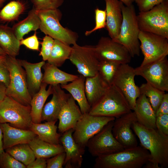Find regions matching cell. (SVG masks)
Listing matches in <instances>:
<instances>
[{
  "label": "cell",
  "mask_w": 168,
  "mask_h": 168,
  "mask_svg": "<svg viewBox=\"0 0 168 168\" xmlns=\"http://www.w3.org/2000/svg\"><path fill=\"white\" fill-rule=\"evenodd\" d=\"M132 128L137 136L141 146L149 152L151 158L143 166L146 168L168 167V136L160 133L156 129L149 128L137 121Z\"/></svg>",
  "instance_id": "1"
},
{
  "label": "cell",
  "mask_w": 168,
  "mask_h": 168,
  "mask_svg": "<svg viewBox=\"0 0 168 168\" xmlns=\"http://www.w3.org/2000/svg\"><path fill=\"white\" fill-rule=\"evenodd\" d=\"M151 158L149 152L142 146L96 157L94 168H141Z\"/></svg>",
  "instance_id": "2"
},
{
  "label": "cell",
  "mask_w": 168,
  "mask_h": 168,
  "mask_svg": "<svg viewBox=\"0 0 168 168\" xmlns=\"http://www.w3.org/2000/svg\"><path fill=\"white\" fill-rule=\"evenodd\" d=\"M123 20L118 36L113 39L124 46L132 57L139 56L140 44L138 35L140 31L135 7L132 4L126 6L123 3L121 6Z\"/></svg>",
  "instance_id": "3"
},
{
  "label": "cell",
  "mask_w": 168,
  "mask_h": 168,
  "mask_svg": "<svg viewBox=\"0 0 168 168\" xmlns=\"http://www.w3.org/2000/svg\"><path fill=\"white\" fill-rule=\"evenodd\" d=\"M36 12L40 20V29L45 35L69 45L77 43V34L61 25L62 14L58 8Z\"/></svg>",
  "instance_id": "4"
},
{
  "label": "cell",
  "mask_w": 168,
  "mask_h": 168,
  "mask_svg": "<svg viewBox=\"0 0 168 168\" xmlns=\"http://www.w3.org/2000/svg\"><path fill=\"white\" fill-rule=\"evenodd\" d=\"M131 111L124 95L112 85L100 99L91 107L88 113L116 118Z\"/></svg>",
  "instance_id": "5"
},
{
  "label": "cell",
  "mask_w": 168,
  "mask_h": 168,
  "mask_svg": "<svg viewBox=\"0 0 168 168\" xmlns=\"http://www.w3.org/2000/svg\"><path fill=\"white\" fill-rule=\"evenodd\" d=\"M4 62L9 70L10 77L6 96L23 105L30 106L32 97L28 89L26 72L18 59L7 55Z\"/></svg>",
  "instance_id": "6"
},
{
  "label": "cell",
  "mask_w": 168,
  "mask_h": 168,
  "mask_svg": "<svg viewBox=\"0 0 168 168\" xmlns=\"http://www.w3.org/2000/svg\"><path fill=\"white\" fill-rule=\"evenodd\" d=\"M137 18L140 30L168 39V0L147 11L139 12Z\"/></svg>",
  "instance_id": "7"
},
{
  "label": "cell",
  "mask_w": 168,
  "mask_h": 168,
  "mask_svg": "<svg viewBox=\"0 0 168 168\" xmlns=\"http://www.w3.org/2000/svg\"><path fill=\"white\" fill-rule=\"evenodd\" d=\"M32 122L30 106L23 105L7 96L0 102V124L8 123L14 127L29 129Z\"/></svg>",
  "instance_id": "8"
},
{
  "label": "cell",
  "mask_w": 168,
  "mask_h": 168,
  "mask_svg": "<svg viewBox=\"0 0 168 168\" xmlns=\"http://www.w3.org/2000/svg\"><path fill=\"white\" fill-rule=\"evenodd\" d=\"M114 121L109 122L88 141L86 147L92 156L96 157L108 155L124 149L113 135L112 129Z\"/></svg>",
  "instance_id": "9"
},
{
  "label": "cell",
  "mask_w": 168,
  "mask_h": 168,
  "mask_svg": "<svg viewBox=\"0 0 168 168\" xmlns=\"http://www.w3.org/2000/svg\"><path fill=\"white\" fill-rule=\"evenodd\" d=\"M138 39L144 56L140 65L158 60L168 55V39L153 33L140 30Z\"/></svg>",
  "instance_id": "10"
},
{
  "label": "cell",
  "mask_w": 168,
  "mask_h": 168,
  "mask_svg": "<svg viewBox=\"0 0 168 168\" xmlns=\"http://www.w3.org/2000/svg\"><path fill=\"white\" fill-rule=\"evenodd\" d=\"M72 48L69 59L81 75L86 77L97 74L99 61L96 54L95 46H81L76 43Z\"/></svg>",
  "instance_id": "11"
},
{
  "label": "cell",
  "mask_w": 168,
  "mask_h": 168,
  "mask_svg": "<svg viewBox=\"0 0 168 168\" xmlns=\"http://www.w3.org/2000/svg\"><path fill=\"white\" fill-rule=\"evenodd\" d=\"M115 119L112 117L94 115L89 113L83 114L74 129L73 138L77 143L86 147L90 139L109 122Z\"/></svg>",
  "instance_id": "12"
},
{
  "label": "cell",
  "mask_w": 168,
  "mask_h": 168,
  "mask_svg": "<svg viewBox=\"0 0 168 168\" xmlns=\"http://www.w3.org/2000/svg\"><path fill=\"white\" fill-rule=\"evenodd\" d=\"M134 68L128 63L121 64L114 77L112 85L124 95L131 110H133L137 98L141 94L136 85Z\"/></svg>",
  "instance_id": "13"
},
{
  "label": "cell",
  "mask_w": 168,
  "mask_h": 168,
  "mask_svg": "<svg viewBox=\"0 0 168 168\" xmlns=\"http://www.w3.org/2000/svg\"><path fill=\"white\" fill-rule=\"evenodd\" d=\"M136 75L144 78L147 83L162 91H168L167 56L134 68Z\"/></svg>",
  "instance_id": "14"
},
{
  "label": "cell",
  "mask_w": 168,
  "mask_h": 168,
  "mask_svg": "<svg viewBox=\"0 0 168 168\" xmlns=\"http://www.w3.org/2000/svg\"><path fill=\"white\" fill-rule=\"evenodd\" d=\"M95 48L99 61H112L122 64L131 61L132 57L126 48L110 37H101Z\"/></svg>",
  "instance_id": "15"
},
{
  "label": "cell",
  "mask_w": 168,
  "mask_h": 168,
  "mask_svg": "<svg viewBox=\"0 0 168 168\" xmlns=\"http://www.w3.org/2000/svg\"><path fill=\"white\" fill-rule=\"evenodd\" d=\"M137 121L135 114L132 111L115 119L112 129L113 135L124 149L138 146V141L132 128L133 122Z\"/></svg>",
  "instance_id": "16"
},
{
  "label": "cell",
  "mask_w": 168,
  "mask_h": 168,
  "mask_svg": "<svg viewBox=\"0 0 168 168\" xmlns=\"http://www.w3.org/2000/svg\"><path fill=\"white\" fill-rule=\"evenodd\" d=\"M74 130L73 129L67 130L60 138V142L66 154L63 164L65 168H80L83 160L86 147L75 142L72 137Z\"/></svg>",
  "instance_id": "17"
},
{
  "label": "cell",
  "mask_w": 168,
  "mask_h": 168,
  "mask_svg": "<svg viewBox=\"0 0 168 168\" xmlns=\"http://www.w3.org/2000/svg\"><path fill=\"white\" fill-rule=\"evenodd\" d=\"M82 115L79 106L71 95L63 106L58 115L59 132L62 133L71 129L74 130Z\"/></svg>",
  "instance_id": "18"
},
{
  "label": "cell",
  "mask_w": 168,
  "mask_h": 168,
  "mask_svg": "<svg viewBox=\"0 0 168 168\" xmlns=\"http://www.w3.org/2000/svg\"><path fill=\"white\" fill-rule=\"evenodd\" d=\"M52 86V97L44 106L41 114L42 121H57L63 106L71 95L66 93L60 84Z\"/></svg>",
  "instance_id": "19"
},
{
  "label": "cell",
  "mask_w": 168,
  "mask_h": 168,
  "mask_svg": "<svg viewBox=\"0 0 168 168\" xmlns=\"http://www.w3.org/2000/svg\"><path fill=\"white\" fill-rule=\"evenodd\" d=\"M3 133L4 150L21 143H29L37 135L30 129H24L12 127L7 123L0 124Z\"/></svg>",
  "instance_id": "20"
},
{
  "label": "cell",
  "mask_w": 168,
  "mask_h": 168,
  "mask_svg": "<svg viewBox=\"0 0 168 168\" xmlns=\"http://www.w3.org/2000/svg\"><path fill=\"white\" fill-rule=\"evenodd\" d=\"M106 4V27L112 39L118 35L123 20L121 6L119 0H105Z\"/></svg>",
  "instance_id": "21"
},
{
  "label": "cell",
  "mask_w": 168,
  "mask_h": 168,
  "mask_svg": "<svg viewBox=\"0 0 168 168\" xmlns=\"http://www.w3.org/2000/svg\"><path fill=\"white\" fill-rule=\"evenodd\" d=\"M25 71L28 89L32 97L40 90L42 83L43 74L41 68L45 63L44 61L32 63L25 60L18 59Z\"/></svg>",
  "instance_id": "22"
},
{
  "label": "cell",
  "mask_w": 168,
  "mask_h": 168,
  "mask_svg": "<svg viewBox=\"0 0 168 168\" xmlns=\"http://www.w3.org/2000/svg\"><path fill=\"white\" fill-rule=\"evenodd\" d=\"M133 111L137 122L147 128L156 129L155 112L144 95L141 94L137 98Z\"/></svg>",
  "instance_id": "23"
},
{
  "label": "cell",
  "mask_w": 168,
  "mask_h": 168,
  "mask_svg": "<svg viewBox=\"0 0 168 168\" xmlns=\"http://www.w3.org/2000/svg\"><path fill=\"white\" fill-rule=\"evenodd\" d=\"M85 78L80 75L69 83L60 85L61 87L68 91L77 101L82 114L88 113L91 108L87 101L85 92Z\"/></svg>",
  "instance_id": "24"
},
{
  "label": "cell",
  "mask_w": 168,
  "mask_h": 168,
  "mask_svg": "<svg viewBox=\"0 0 168 168\" xmlns=\"http://www.w3.org/2000/svg\"><path fill=\"white\" fill-rule=\"evenodd\" d=\"M109 86L98 73L94 76L86 77L85 92L88 102L91 107L103 96Z\"/></svg>",
  "instance_id": "25"
},
{
  "label": "cell",
  "mask_w": 168,
  "mask_h": 168,
  "mask_svg": "<svg viewBox=\"0 0 168 168\" xmlns=\"http://www.w3.org/2000/svg\"><path fill=\"white\" fill-rule=\"evenodd\" d=\"M42 68L44 71L42 83L47 85L54 86L65 84L78 77V76L65 72L48 62L45 63Z\"/></svg>",
  "instance_id": "26"
},
{
  "label": "cell",
  "mask_w": 168,
  "mask_h": 168,
  "mask_svg": "<svg viewBox=\"0 0 168 168\" xmlns=\"http://www.w3.org/2000/svg\"><path fill=\"white\" fill-rule=\"evenodd\" d=\"M57 121H46L44 123H31L29 129L34 132L41 140L54 144L60 143V133L57 132L55 125Z\"/></svg>",
  "instance_id": "27"
},
{
  "label": "cell",
  "mask_w": 168,
  "mask_h": 168,
  "mask_svg": "<svg viewBox=\"0 0 168 168\" xmlns=\"http://www.w3.org/2000/svg\"><path fill=\"white\" fill-rule=\"evenodd\" d=\"M47 85L42 83L39 91L32 97L30 103L31 115L32 122L40 123L42 121L41 114L45 103L48 97L53 92V87L49 85L46 90Z\"/></svg>",
  "instance_id": "28"
},
{
  "label": "cell",
  "mask_w": 168,
  "mask_h": 168,
  "mask_svg": "<svg viewBox=\"0 0 168 168\" xmlns=\"http://www.w3.org/2000/svg\"><path fill=\"white\" fill-rule=\"evenodd\" d=\"M20 40L15 36L12 28L0 25V47L6 54L16 58L19 54Z\"/></svg>",
  "instance_id": "29"
},
{
  "label": "cell",
  "mask_w": 168,
  "mask_h": 168,
  "mask_svg": "<svg viewBox=\"0 0 168 168\" xmlns=\"http://www.w3.org/2000/svg\"><path fill=\"white\" fill-rule=\"evenodd\" d=\"M40 19L33 7L29 12L26 18L15 24L12 28L17 38L20 40L29 32L40 29Z\"/></svg>",
  "instance_id": "30"
},
{
  "label": "cell",
  "mask_w": 168,
  "mask_h": 168,
  "mask_svg": "<svg viewBox=\"0 0 168 168\" xmlns=\"http://www.w3.org/2000/svg\"><path fill=\"white\" fill-rule=\"evenodd\" d=\"M29 144L36 158L47 159L64 152L63 148L61 144H51L41 140L37 136Z\"/></svg>",
  "instance_id": "31"
},
{
  "label": "cell",
  "mask_w": 168,
  "mask_h": 168,
  "mask_svg": "<svg viewBox=\"0 0 168 168\" xmlns=\"http://www.w3.org/2000/svg\"><path fill=\"white\" fill-rule=\"evenodd\" d=\"M72 49L70 45L54 39V46L47 62L57 67L61 66L69 59Z\"/></svg>",
  "instance_id": "32"
},
{
  "label": "cell",
  "mask_w": 168,
  "mask_h": 168,
  "mask_svg": "<svg viewBox=\"0 0 168 168\" xmlns=\"http://www.w3.org/2000/svg\"><path fill=\"white\" fill-rule=\"evenodd\" d=\"M16 160L26 166L36 158L34 152L28 143H21L5 150Z\"/></svg>",
  "instance_id": "33"
},
{
  "label": "cell",
  "mask_w": 168,
  "mask_h": 168,
  "mask_svg": "<svg viewBox=\"0 0 168 168\" xmlns=\"http://www.w3.org/2000/svg\"><path fill=\"white\" fill-rule=\"evenodd\" d=\"M26 9V6L19 0L11 1L6 5L0 11V20L11 22L17 20Z\"/></svg>",
  "instance_id": "34"
},
{
  "label": "cell",
  "mask_w": 168,
  "mask_h": 168,
  "mask_svg": "<svg viewBox=\"0 0 168 168\" xmlns=\"http://www.w3.org/2000/svg\"><path fill=\"white\" fill-rule=\"evenodd\" d=\"M120 63L112 61H99L98 73L109 86L112 85L113 79Z\"/></svg>",
  "instance_id": "35"
},
{
  "label": "cell",
  "mask_w": 168,
  "mask_h": 168,
  "mask_svg": "<svg viewBox=\"0 0 168 168\" xmlns=\"http://www.w3.org/2000/svg\"><path fill=\"white\" fill-rule=\"evenodd\" d=\"M139 88L141 94L144 95L147 98L156 112L162 100L165 92L152 86L147 82L142 84Z\"/></svg>",
  "instance_id": "36"
},
{
  "label": "cell",
  "mask_w": 168,
  "mask_h": 168,
  "mask_svg": "<svg viewBox=\"0 0 168 168\" xmlns=\"http://www.w3.org/2000/svg\"><path fill=\"white\" fill-rule=\"evenodd\" d=\"M0 168H26V166L18 161L6 152L0 155Z\"/></svg>",
  "instance_id": "37"
},
{
  "label": "cell",
  "mask_w": 168,
  "mask_h": 168,
  "mask_svg": "<svg viewBox=\"0 0 168 168\" xmlns=\"http://www.w3.org/2000/svg\"><path fill=\"white\" fill-rule=\"evenodd\" d=\"M31 2L36 10H43L58 8L64 0H31Z\"/></svg>",
  "instance_id": "38"
},
{
  "label": "cell",
  "mask_w": 168,
  "mask_h": 168,
  "mask_svg": "<svg viewBox=\"0 0 168 168\" xmlns=\"http://www.w3.org/2000/svg\"><path fill=\"white\" fill-rule=\"evenodd\" d=\"M95 25L94 27L89 31H86L85 35L88 36L98 30L105 28L106 25V12L98 8L95 10Z\"/></svg>",
  "instance_id": "39"
},
{
  "label": "cell",
  "mask_w": 168,
  "mask_h": 168,
  "mask_svg": "<svg viewBox=\"0 0 168 168\" xmlns=\"http://www.w3.org/2000/svg\"><path fill=\"white\" fill-rule=\"evenodd\" d=\"M54 43V39L48 35L44 37L42 41L40 43L41 48L39 55L42 57L43 61H45L48 59Z\"/></svg>",
  "instance_id": "40"
},
{
  "label": "cell",
  "mask_w": 168,
  "mask_h": 168,
  "mask_svg": "<svg viewBox=\"0 0 168 168\" xmlns=\"http://www.w3.org/2000/svg\"><path fill=\"white\" fill-rule=\"evenodd\" d=\"M155 124L156 129L160 133L168 136V114L156 116Z\"/></svg>",
  "instance_id": "41"
},
{
  "label": "cell",
  "mask_w": 168,
  "mask_h": 168,
  "mask_svg": "<svg viewBox=\"0 0 168 168\" xmlns=\"http://www.w3.org/2000/svg\"><path fill=\"white\" fill-rule=\"evenodd\" d=\"M66 156L64 152L46 160V168H62Z\"/></svg>",
  "instance_id": "42"
},
{
  "label": "cell",
  "mask_w": 168,
  "mask_h": 168,
  "mask_svg": "<svg viewBox=\"0 0 168 168\" xmlns=\"http://www.w3.org/2000/svg\"><path fill=\"white\" fill-rule=\"evenodd\" d=\"M40 44L36 31L33 35L20 40L21 45H24L28 49L37 51H39Z\"/></svg>",
  "instance_id": "43"
},
{
  "label": "cell",
  "mask_w": 168,
  "mask_h": 168,
  "mask_svg": "<svg viewBox=\"0 0 168 168\" xmlns=\"http://www.w3.org/2000/svg\"><path fill=\"white\" fill-rule=\"evenodd\" d=\"M166 0H134L140 12L147 11Z\"/></svg>",
  "instance_id": "44"
},
{
  "label": "cell",
  "mask_w": 168,
  "mask_h": 168,
  "mask_svg": "<svg viewBox=\"0 0 168 168\" xmlns=\"http://www.w3.org/2000/svg\"><path fill=\"white\" fill-rule=\"evenodd\" d=\"M4 61L0 63V81L4 83L7 87L10 82V73Z\"/></svg>",
  "instance_id": "45"
},
{
  "label": "cell",
  "mask_w": 168,
  "mask_h": 168,
  "mask_svg": "<svg viewBox=\"0 0 168 168\" xmlns=\"http://www.w3.org/2000/svg\"><path fill=\"white\" fill-rule=\"evenodd\" d=\"M156 117L158 116L168 114V94L166 93L164 95L162 100L156 111Z\"/></svg>",
  "instance_id": "46"
},
{
  "label": "cell",
  "mask_w": 168,
  "mask_h": 168,
  "mask_svg": "<svg viewBox=\"0 0 168 168\" xmlns=\"http://www.w3.org/2000/svg\"><path fill=\"white\" fill-rule=\"evenodd\" d=\"M47 161L45 159L42 158H36L35 160L27 165V168H46Z\"/></svg>",
  "instance_id": "47"
},
{
  "label": "cell",
  "mask_w": 168,
  "mask_h": 168,
  "mask_svg": "<svg viewBox=\"0 0 168 168\" xmlns=\"http://www.w3.org/2000/svg\"><path fill=\"white\" fill-rule=\"evenodd\" d=\"M7 88L5 84L0 81V102L2 101L6 96Z\"/></svg>",
  "instance_id": "48"
},
{
  "label": "cell",
  "mask_w": 168,
  "mask_h": 168,
  "mask_svg": "<svg viewBox=\"0 0 168 168\" xmlns=\"http://www.w3.org/2000/svg\"><path fill=\"white\" fill-rule=\"evenodd\" d=\"M3 133L2 130L0 127V155L4 151L3 147Z\"/></svg>",
  "instance_id": "49"
},
{
  "label": "cell",
  "mask_w": 168,
  "mask_h": 168,
  "mask_svg": "<svg viewBox=\"0 0 168 168\" xmlns=\"http://www.w3.org/2000/svg\"><path fill=\"white\" fill-rule=\"evenodd\" d=\"M124 5L126 6H129L132 4L134 0H119Z\"/></svg>",
  "instance_id": "50"
},
{
  "label": "cell",
  "mask_w": 168,
  "mask_h": 168,
  "mask_svg": "<svg viewBox=\"0 0 168 168\" xmlns=\"http://www.w3.org/2000/svg\"><path fill=\"white\" fill-rule=\"evenodd\" d=\"M6 55H3L0 56V63L3 62L6 59Z\"/></svg>",
  "instance_id": "51"
},
{
  "label": "cell",
  "mask_w": 168,
  "mask_h": 168,
  "mask_svg": "<svg viewBox=\"0 0 168 168\" xmlns=\"http://www.w3.org/2000/svg\"><path fill=\"white\" fill-rule=\"evenodd\" d=\"M6 54L3 51V50L0 47V56L3 55H6Z\"/></svg>",
  "instance_id": "52"
},
{
  "label": "cell",
  "mask_w": 168,
  "mask_h": 168,
  "mask_svg": "<svg viewBox=\"0 0 168 168\" xmlns=\"http://www.w3.org/2000/svg\"><path fill=\"white\" fill-rule=\"evenodd\" d=\"M6 0H0V8Z\"/></svg>",
  "instance_id": "53"
}]
</instances>
